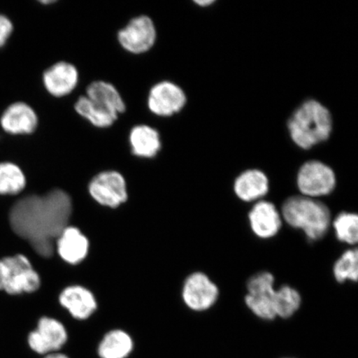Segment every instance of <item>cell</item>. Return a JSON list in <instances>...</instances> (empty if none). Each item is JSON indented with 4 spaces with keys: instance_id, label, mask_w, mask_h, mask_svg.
Wrapping results in <instances>:
<instances>
[{
    "instance_id": "83f0119b",
    "label": "cell",
    "mask_w": 358,
    "mask_h": 358,
    "mask_svg": "<svg viewBox=\"0 0 358 358\" xmlns=\"http://www.w3.org/2000/svg\"><path fill=\"white\" fill-rule=\"evenodd\" d=\"M196 3H198L199 6H210V4H212L214 3V1H211V0H208V1H196L195 2Z\"/></svg>"
},
{
    "instance_id": "4316f807",
    "label": "cell",
    "mask_w": 358,
    "mask_h": 358,
    "mask_svg": "<svg viewBox=\"0 0 358 358\" xmlns=\"http://www.w3.org/2000/svg\"><path fill=\"white\" fill-rule=\"evenodd\" d=\"M43 358H70V357L64 355V353L52 352V353H50V355H45V357Z\"/></svg>"
},
{
    "instance_id": "e0dca14e",
    "label": "cell",
    "mask_w": 358,
    "mask_h": 358,
    "mask_svg": "<svg viewBox=\"0 0 358 358\" xmlns=\"http://www.w3.org/2000/svg\"><path fill=\"white\" fill-rule=\"evenodd\" d=\"M129 141L132 154L140 158H154L162 147L159 133L146 124L134 127L129 133Z\"/></svg>"
},
{
    "instance_id": "3957f363",
    "label": "cell",
    "mask_w": 358,
    "mask_h": 358,
    "mask_svg": "<svg viewBox=\"0 0 358 358\" xmlns=\"http://www.w3.org/2000/svg\"><path fill=\"white\" fill-rule=\"evenodd\" d=\"M282 215L289 225L301 229L312 241L323 238L330 226L329 208L320 201L304 196L286 200Z\"/></svg>"
},
{
    "instance_id": "7402d4cb",
    "label": "cell",
    "mask_w": 358,
    "mask_h": 358,
    "mask_svg": "<svg viewBox=\"0 0 358 358\" xmlns=\"http://www.w3.org/2000/svg\"><path fill=\"white\" fill-rule=\"evenodd\" d=\"M25 186L26 177L20 166L12 162L0 163V194L15 195Z\"/></svg>"
},
{
    "instance_id": "5bb4252c",
    "label": "cell",
    "mask_w": 358,
    "mask_h": 358,
    "mask_svg": "<svg viewBox=\"0 0 358 358\" xmlns=\"http://www.w3.org/2000/svg\"><path fill=\"white\" fill-rule=\"evenodd\" d=\"M250 227L255 234L263 239L271 238L278 234L281 217L274 204L259 201L249 213Z\"/></svg>"
},
{
    "instance_id": "ba28073f",
    "label": "cell",
    "mask_w": 358,
    "mask_h": 358,
    "mask_svg": "<svg viewBox=\"0 0 358 358\" xmlns=\"http://www.w3.org/2000/svg\"><path fill=\"white\" fill-rule=\"evenodd\" d=\"M89 192L97 203L110 208H117L128 199L127 182L118 172H102L92 179Z\"/></svg>"
},
{
    "instance_id": "2e32d148",
    "label": "cell",
    "mask_w": 358,
    "mask_h": 358,
    "mask_svg": "<svg viewBox=\"0 0 358 358\" xmlns=\"http://www.w3.org/2000/svg\"><path fill=\"white\" fill-rule=\"evenodd\" d=\"M59 301L62 306L77 320H87L97 307L95 297L82 286L67 287L62 291Z\"/></svg>"
},
{
    "instance_id": "ffe728a7",
    "label": "cell",
    "mask_w": 358,
    "mask_h": 358,
    "mask_svg": "<svg viewBox=\"0 0 358 358\" xmlns=\"http://www.w3.org/2000/svg\"><path fill=\"white\" fill-rule=\"evenodd\" d=\"M133 340L122 330L110 331L98 346L100 358H127L133 352Z\"/></svg>"
},
{
    "instance_id": "6da1fadb",
    "label": "cell",
    "mask_w": 358,
    "mask_h": 358,
    "mask_svg": "<svg viewBox=\"0 0 358 358\" xmlns=\"http://www.w3.org/2000/svg\"><path fill=\"white\" fill-rule=\"evenodd\" d=\"M71 212L73 203L64 191L55 189L43 196L30 195L13 206L10 226L36 252L49 258L55 252V241L67 227Z\"/></svg>"
},
{
    "instance_id": "277c9868",
    "label": "cell",
    "mask_w": 358,
    "mask_h": 358,
    "mask_svg": "<svg viewBox=\"0 0 358 358\" xmlns=\"http://www.w3.org/2000/svg\"><path fill=\"white\" fill-rule=\"evenodd\" d=\"M40 284L38 273L24 255L0 259V290L12 295L32 293Z\"/></svg>"
},
{
    "instance_id": "4fadbf2b",
    "label": "cell",
    "mask_w": 358,
    "mask_h": 358,
    "mask_svg": "<svg viewBox=\"0 0 358 358\" xmlns=\"http://www.w3.org/2000/svg\"><path fill=\"white\" fill-rule=\"evenodd\" d=\"M78 80V69L66 62H57L45 71L43 75L44 87L55 97L69 95L77 87Z\"/></svg>"
},
{
    "instance_id": "5b68a950",
    "label": "cell",
    "mask_w": 358,
    "mask_h": 358,
    "mask_svg": "<svg viewBox=\"0 0 358 358\" xmlns=\"http://www.w3.org/2000/svg\"><path fill=\"white\" fill-rule=\"evenodd\" d=\"M245 303L255 315L262 320H272L275 310L274 277L268 272L254 275L248 284Z\"/></svg>"
},
{
    "instance_id": "8992f818",
    "label": "cell",
    "mask_w": 358,
    "mask_h": 358,
    "mask_svg": "<svg viewBox=\"0 0 358 358\" xmlns=\"http://www.w3.org/2000/svg\"><path fill=\"white\" fill-rule=\"evenodd\" d=\"M298 187L304 196H317L329 194L336 185V177L332 169L319 161H310L299 169Z\"/></svg>"
},
{
    "instance_id": "7c38bea8",
    "label": "cell",
    "mask_w": 358,
    "mask_h": 358,
    "mask_svg": "<svg viewBox=\"0 0 358 358\" xmlns=\"http://www.w3.org/2000/svg\"><path fill=\"white\" fill-rule=\"evenodd\" d=\"M38 124L35 110L25 102L12 103L3 110L0 117V127L12 136H27L33 134Z\"/></svg>"
},
{
    "instance_id": "44dd1931",
    "label": "cell",
    "mask_w": 358,
    "mask_h": 358,
    "mask_svg": "<svg viewBox=\"0 0 358 358\" xmlns=\"http://www.w3.org/2000/svg\"><path fill=\"white\" fill-rule=\"evenodd\" d=\"M75 110L82 117L98 128H108L118 119L117 115L103 109L102 107L90 100L87 96L78 98L75 104Z\"/></svg>"
},
{
    "instance_id": "30bf717a",
    "label": "cell",
    "mask_w": 358,
    "mask_h": 358,
    "mask_svg": "<svg viewBox=\"0 0 358 358\" xmlns=\"http://www.w3.org/2000/svg\"><path fill=\"white\" fill-rule=\"evenodd\" d=\"M187 98L185 92L171 82H161L151 88L148 97V107L152 113L168 117L185 107Z\"/></svg>"
},
{
    "instance_id": "9a60e30c",
    "label": "cell",
    "mask_w": 358,
    "mask_h": 358,
    "mask_svg": "<svg viewBox=\"0 0 358 358\" xmlns=\"http://www.w3.org/2000/svg\"><path fill=\"white\" fill-rule=\"evenodd\" d=\"M57 249L65 262L76 265L86 258L89 241L78 228L67 227L57 239Z\"/></svg>"
},
{
    "instance_id": "cb8c5ba5",
    "label": "cell",
    "mask_w": 358,
    "mask_h": 358,
    "mask_svg": "<svg viewBox=\"0 0 358 358\" xmlns=\"http://www.w3.org/2000/svg\"><path fill=\"white\" fill-rule=\"evenodd\" d=\"M334 227L339 241L355 245L358 238V217L357 214L343 213L334 222Z\"/></svg>"
},
{
    "instance_id": "ac0fdd59",
    "label": "cell",
    "mask_w": 358,
    "mask_h": 358,
    "mask_svg": "<svg viewBox=\"0 0 358 358\" xmlns=\"http://www.w3.org/2000/svg\"><path fill=\"white\" fill-rule=\"evenodd\" d=\"M86 96L103 109L117 116L124 113L127 108L117 89L113 85L103 80H96L90 84Z\"/></svg>"
},
{
    "instance_id": "484cf974",
    "label": "cell",
    "mask_w": 358,
    "mask_h": 358,
    "mask_svg": "<svg viewBox=\"0 0 358 358\" xmlns=\"http://www.w3.org/2000/svg\"><path fill=\"white\" fill-rule=\"evenodd\" d=\"M13 31L12 21L6 15L0 13V48L6 46Z\"/></svg>"
},
{
    "instance_id": "7a4b0ae2",
    "label": "cell",
    "mask_w": 358,
    "mask_h": 358,
    "mask_svg": "<svg viewBox=\"0 0 358 358\" xmlns=\"http://www.w3.org/2000/svg\"><path fill=\"white\" fill-rule=\"evenodd\" d=\"M288 129L294 144L308 150L328 140L333 129L332 115L320 102L307 101L294 112Z\"/></svg>"
},
{
    "instance_id": "603a6c76",
    "label": "cell",
    "mask_w": 358,
    "mask_h": 358,
    "mask_svg": "<svg viewBox=\"0 0 358 358\" xmlns=\"http://www.w3.org/2000/svg\"><path fill=\"white\" fill-rule=\"evenodd\" d=\"M301 298L297 290L283 286L279 290H275V310L276 316L288 319L292 316L301 306Z\"/></svg>"
},
{
    "instance_id": "52a82bcc",
    "label": "cell",
    "mask_w": 358,
    "mask_h": 358,
    "mask_svg": "<svg viewBox=\"0 0 358 358\" xmlns=\"http://www.w3.org/2000/svg\"><path fill=\"white\" fill-rule=\"evenodd\" d=\"M122 47L134 55H141L153 48L156 41V29L150 17H134L118 33Z\"/></svg>"
},
{
    "instance_id": "d6986e66",
    "label": "cell",
    "mask_w": 358,
    "mask_h": 358,
    "mask_svg": "<svg viewBox=\"0 0 358 358\" xmlns=\"http://www.w3.org/2000/svg\"><path fill=\"white\" fill-rule=\"evenodd\" d=\"M268 181L266 174L259 170H248L236 178L234 190L238 198L252 201L263 198L267 194Z\"/></svg>"
},
{
    "instance_id": "8fae6325",
    "label": "cell",
    "mask_w": 358,
    "mask_h": 358,
    "mask_svg": "<svg viewBox=\"0 0 358 358\" xmlns=\"http://www.w3.org/2000/svg\"><path fill=\"white\" fill-rule=\"evenodd\" d=\"M217 285L203 273H194L186 280L182 298L187 306L195 311H204L217 301Z\"/></svg>"
},
{
    "instance_id": "9c48e42d",
    "label": "cell",
    "mask_w": 358,
    "mask_h": 358,
    "mask_svg": "<svg viewBox=\"0 0 358 358\" xmlns=\"http://www.w3.org/2000/svg\"><path fill=\"white\" fill-rule=\"evenodd\" d=\"M67 333L59 321L52 317H43L38 321L37 329L28 337L29 346L40 355L57 352L65 345Z\"/></svg>"
},
{
    "instance_id": "d4e9b609",
    "label": "cell",
    "mask_w": 358,
    "mask_h": 358,
    "mask_svg": "<svg viewBox=\"0 0 358 358\" xmlns=\"http://www.w3.org/2000/svg\"><path fill=\"white\" fill-rule=\"evenodd\" d=\"M334 274L336 280L340 283L346 280L356 282L358 274L357 250H349L343 254L334 267Z\"/></svg>"
}]
</instances>
